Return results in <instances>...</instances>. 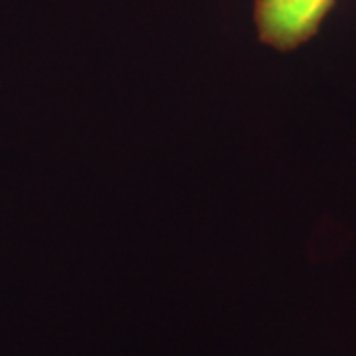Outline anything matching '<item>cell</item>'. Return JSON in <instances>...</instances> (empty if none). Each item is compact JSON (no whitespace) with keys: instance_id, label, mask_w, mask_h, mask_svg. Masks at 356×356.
I'll use <instances>...</instances> for the list:
<instances>
[{"instance_id":"cell-1","label":"cell","mask_w":356,"mask_h":356,"mask_svg":"<svg viewBox=\"0 0 356 356\" xmlns=\"http://www.w3.org/2000/svg\"><path fill=\"white\" fill-rule=\"evenodd\" d=\"M334 0H255L254 22L261 44L293 51L313 38Z\"/></svg>"}]
</instances>
